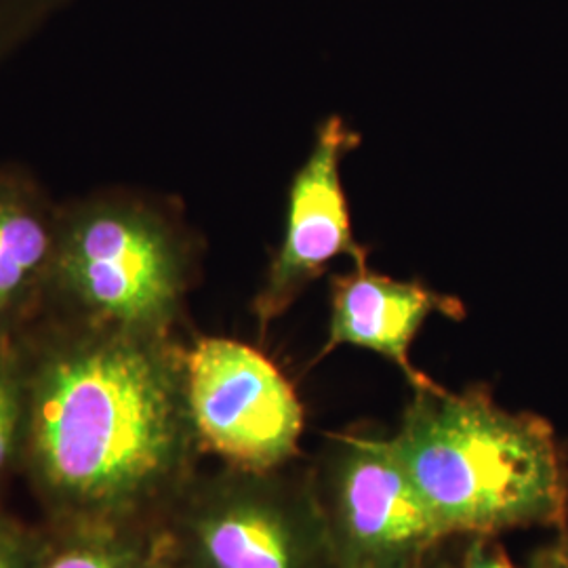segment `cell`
Returning a JSON list of instances; mask_svg holds the SVG:
<instances>
[{
  "label": "cell",
  "mask_w": 568,
  "mask_h": 568,
  "mask_svg": "<svg viewBox=\"0 0 568 568\" xmlns=\"http://www.w3.org/2000/svg\"><path fill=\"white\" fill-rule=\"evenodd\" d=\"M32 568H169L159 527L44 520Z\"/></svg>",
  "instance_id": "obj_9"
},
{
  "label": "cell",
  "mask_w": 568,
  "mask_h": 568,
  "mask_svg": "<svg viewBox=\"0 0 568 568\" xmlns=\"http://www.w3.org/2000/svg\"><path fill=\"white\" fill-rule=\"evenodd\" d=\"M443 548H445V546H443ZM443 548L438 549L436 554H432L422 565H415V567L410 568H453V565L443 558Z\"/></svg>",
  "instance_id": "obj_15"
},
{
  "label": "cell",
  "mask_w": 568,
  "mask_h": 568,
  "mask_svg": "<svg viewBox=\"0 0 568 568\" xmlns=\"http://www.w3.org/2000/svg\"><path fill=\"white\" fill-rule=\"evenodd\" d=\"M63 339L21 371V471L44 520L159 527L201 471L183 349L121 326Z\"/></svg>",
  "instance_id": "obj_1"
},
{
  "label": "cell",
  "mask_w": 568,
  "mask_h": 568,
  "mask_svg": "<svg viewBox=\"0 0 568 568\" xmlns=\"http://www.w3.org/2000/svg\"><path fill=\"white\" fill-rule=\"evenodd\" d=\"M185 396L204 455L246 471L293 466L305 410L295 387L251 345L201 337L183 349Z\"/></svg>",
  "instance_id": "obj_5"
},
{
  "label": "cell",
  "mask_w": 568,
  "mask_h": 568,
  "mask_svg": "<svg viewBox=\"0 0 568 568\" xmlns=\"http://www.w3.org/2000/svg\"><path fill=\"white\" fill-rule=\"evenodd\" d=\"M63 274L103 325L166 335L175 318L182 274L173 246L154 225L102 215L74 234Z\"/></svg>",
  "instance_id": "obj_6"
},
{
  "label": "cell",
  "mask_w": 568,
  "mask_h": 568,
  "mask_svg": "<svg viewBox=\"0 0 568 568\" xmlns=\"http://www.w3.org/2000/svg\"><path fill=\"white\" fill-rule=\"evenodd\" d=\"M307 471L337 568H410L447 544L389 436L328 434Z\"/></svg>",
  "instance_id": "obj_4"
},
{
  "label": "cell",
  "mask_w": 568,
  "mask_h": 568,
  "mask_svg": "<svg viewBox=\"0 0 568 568\" xmlns=\"http://www.w3.org/2000/svg\"><path fill=\"white\" fill-rule=\"evenodd\" d=\"M389 440L445 539L567 523L568 467L554 429L485 387L413 389Z\"/></svg>",
  "instance_id": "obj_2"
},
{
  "label": "cell",
  "mask_w": 568,
  "mask_h": 568,
  "mask_svg": "<svg viewBox=\"0 0 568 568\" xmlns=\"http://www.w3.org/2000/svg\"><path fill=\"white\" fill-rule=\"evenodd\" d=\"M432 314L464 321L466 307L419 281H396L366 265L331 278L328 337L316 363L333 349L352 345L384 356L405 375L413 389L438 386L410 361V345Z\"/></svg>",
  "instance_id": "obj_8"
},
{
  "label": "cell",
  "mask_w": 568,
  "mask_h": 568,
  "mask_svg": "<svg viewBox=\"0 0 568 568\" xmlns=\"http://www.w3.org/2000/svg\"><path fill=\"white\" fill-rule=\"evenodd\" d=\"M159 535L169 568H337L307 466L199 471Z\"/></svg>",
  "instance_id": "obj_3"
},
{
  "label": "cell",
  "mask_w": 568,
  "mask_h": 568,
  "mask_svg": "<svg viewBox=\"0 0 568 568\" xmlns=\"http://www.w3.org/2000/svg\"><path fill=\"white\" fill-rule=\"evenodd\" d=\"M26 436V394L18 366L0 361V487L21 469Z\"/></svg>",
  "instance_id": "obj_11"
},
{
  "label": "cell",
  "mask_w": 568,
  "mask_h": 568,
  "mask_svg": "<svg viewBox=\"0 0 568 568\" xmlns=\"http://www.w3.org/2000/svg\"><path fill=\"white\" fill-rule=\"evenodd\" d=\"M358 145L361 135L337 114L316 129L314 148L291 182L283 243L255 300L262 331L283 316L337 257L347 255L354 265H366L368 248L352 234L342 183V163Z\"/></svg>",
  "instance_id": "obj_7"
},
{
  "label": "cell",
  "mask_w": 568,
  "mask_h": 568,
  "mask_svg": "<svg viewBox=\"0 0 568 568\" xmlns=\"http://www.w3.org/2000/svg\"><path fill=\"white\" fill-rule=\"evenodd\" d=\"M47 248L41 222L18 204L0 201V314L20 302Z\"/></svg>",
  "instance_id": "obj_10"
},
{
  "label": "cell",
  "mask_w": 568,
  "mask_h": 568,
  "mask_svg": "<svg viewBox=\"0 0 568 568\" xmlns=\"http://www.w3.org/2000/svg\"><path fill=\"white\" fill-rule=\"evenodd\" d=\"M467 544L453 568H516L493 537H466Z\"/></svg>",
  "instance_id": "obj_13"
},
{
  "label": "cell",
  "mask_w": 568,
  "mask_h": 568,
  "mask_svg": "<svg viewBox=\"0 0 568 568\" xmlns=\"http://www.w3.org/2000/svg\"><path fill=\"white\" fill-rule=\"evenodd\" d=\"M532 568H568V535L535 556Z\"/></svg>",
  "instance_id": "obj_14"
},
{
  "label": "cell",
  "mask_w": 568,
  "mask_h": 568,
  "mask_svg": "<svg viewBox=\"0 0 568 568\" xmlns=\"http://www.w3.org/2000/svg\"><path fill=\"white\" fill-rule=\"evenodd\" d=\"M39 527H30L0 509V568H32Z\"/></svg>",
  "instance_id": "obj_12"
}]
</instances>
